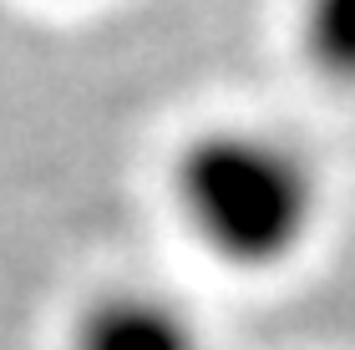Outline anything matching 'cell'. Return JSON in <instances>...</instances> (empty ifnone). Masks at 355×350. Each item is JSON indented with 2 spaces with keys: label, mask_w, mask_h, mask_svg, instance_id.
Here are the masks:
<instances>
[{
  "label": "cell",
  "mask_w": 355,
  "mask_h": 350,
  "mask_svg": "<svg viewBox=\"0 0 355 350\" xmlns=\"http://www.w3.org/2000/svg\"><path fill=\"white\" fill-rule=\"evenodd\" d=\"M173 188L203 249L239 269L289 264L320 224L310 157L259 127H214L193 137Z\"/></svg>",
  "instance_id": "6da1fadb"
},
{
  "label": "cell",
  "mask_w": 355,
  "mask_h": 350,
  "mask_svg": "<svg viewBox=\"0 0 355 350\" xmlns=\"http://www.w3.org/2000/svg\"><path fill=\"white\" fill-rule=\"evenodd\" d=\"M71 350H208L193 315L153 290H112L76 315Z\"/></svg>",
  "instance_id": "7a4b0ae2"
},
{
  "label": "cell",
  "mask_w": 355,
  "mask_h": 350,
  "mask_svg": "<svg viewBox=\"0 0 355 350\" xmlns=\"http://www.w3.org/2000/svg\"><path fill=\"white\" fill-rule=\"evenodd\" d=\"M300 41L325 82L355 87V0H304Z\"/></svg>",
  "instance_id": "3957f363"
}]
</instances>
